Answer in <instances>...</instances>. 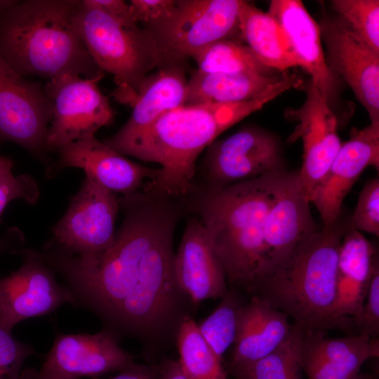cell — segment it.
I'll list each match as a JSON object with an SVG mask.
<instances>
[{"label": "cell", "instance_id": "33", "mask_svg": "<svg viewBox=\"0 0 379 379\" xmlns=\"http://www.w3.org/2000/svg\"><path fill=\"white\" fill-rule=\"evenodd\" d=\"M351 230L379 235V179L373 178L361 190L354 211L348 220Z\"/></svg>", "mask_w": 379, "mask_h": 379}, {"label": "cell", "instance_id": "35", "mask_svg": "<svg viewBox=\"0 0 379 379\" xmlns=\"http://www.w3.org/2000/svg\"><path fill=\"white\" fill-rule=\"evenodd\" d=\"M177 3L178 0H131L128 4L133 20L152 30L171 18Z\"/></svg>", "mask_w": 379, "mask_h": 379}, {"label": "cell", "instance_id": "14", "mask_svg": "<svg viewBox=\"0 0 379 379\" xmlns=\"http://www.w3.org/2000/svg\"><path fill=\"white\" fill-rule=\"evenodd\" d=\"M306 100L301 107L286 111L298 121L290 141L301 139L302 164L298 171L304 192L310 199L323 181L342 143L338 134V121L331 106L310 81L305 88Z\"/></svg>", "mask_w": 379, "mask_h": 379}, {"label": "cell", "instance_id": "16", "mask_svg": "<svg viewBox=\"0 0 379 379\" xmlns=\"http://www.w3.org/2000/svg\"><path fill=\"white\" fill-rule=\"evenodd\" d=\"M310 204L298 171L281 172L265 222V260L258 278L318 230Z\"/></svg>", "mask_w": 379, "mask_h": 379}, {"label": "cell", "instance_id": "18", "mask_svg": "<svg viewBox=\"0 0 379 379\" xmlns=\"http://www.w3.org/2000/svg\"><path fill=\"white\" fill-rule=\"evenodd\" d=\"M56 168H79L86 177L114 193L134 194L146 179L154 181L159 168L144 166L127 159L95 136L88 137L57 149Z\"/></svg>", "mask_w": 379, "mask_h": 379}, {"label": "cell", "instance_id": "21", "mask_svg": "<svg viewBox=\"0 0 379 379\" xmlns=\"http://www.w3.org/2000/svg\"><path fill=\"white\" fill-rule=\"evenodd\" d=\"M283 29L294 55L311 82L331 106L336 81L326 62L321 29L300 0H272L267 11Z\"/></svg>", "mask_w": 379, "mask_h": 379}, {"label": "cell", "instance_id": "20", "mask_svg": "<svg viewBox=\"0 0 379 379\" xmlns=\"http://www.w3.org/2000/svg\"><path fill=\"white\" fill-rule=\"evenodd\" d=\"M378 355V337L330 338L325 331L305 329L300 361L308 379H356L364 363Z\"/></svg>", "mask_w": 379, "mask_h": 379}, {"label": "cell", "instance_id": "25", "mask_svg": "<svg viewBox=\"0 0 379 379\" xmlns=\"http://www.w3.org/2000/svg\"><path fill=\"white\" fill-rule=\"evenodd\" d=\"M239 28L241 38L266 68L283 72L298 66L283 29L268 12L244 1Z\"/></svg>", "mask_w": 379, "mask_h": 379}, {"label": "cell", "instance_id": "13", "mask_svg": "<svg viewBox=\"0 0 379 379\" xmlns=\"http://www.w3.org/2000/svg\"><path fill=\"white\" fill-rule=\"evenodd\" d=\"M204 171L213 188H219L285 170L277 138L248 126L206 148Z\"/></svg>", "mask_w": 379, "mask_h": 379}, {"label": "cell", "instance_id": "39", "mask_svg": "<svg viewBox=\"0 0 379 379\" xmlns=\"http://www.w3.org/2000/svg\"><path fill=\"white\" fill-rule=\"evenodd\" d=\"M24 244V237L19 230H9L0 237V255L5 251L19 253L25 248Z\"/></svg>", "mask_w": 379, "mask_h": 379}, {"label": "cell", "instance_id": "5", "mask_svg": "<svg viewBox=\"0 0 379 379\" xmlns=\"http://www.w3.org/2000/svg\"><path fill=\"white\" fill-rule=\"evenodd\" d=\"M281 172L212 188L199 203L226 280L247 291L262 270L265 222Z\"/></svg>", "mask_w": 379, "mask_h": 379}, {"label": "cell", "instance_id": "22", "mask_svg": "<svg viewBox=\"0 0 379 379\" xmlns=\"http://www.w3.org/2000/svg\"><path fill=\"white\" fill-rule=\"evenodd\" d=\"M187 82L181 61L169 62L149 74L131 106L130 117L105 142L114 149L140 133L166 112L185 105Z\"/></svg>", "mask_w": 379, "mask_h": 379}, {"label": "cell", "instance_id": "6", "mask_svg": "<svg viewBox=\"0 0 379 379\" xmlns=\"http://www.w3.org/2000/svg\"><path fill=\"white\" fill-rule=\"evenodd\" d=\"M73 22L96 65L113 76L117 86L113 95L121 103L131 106L152 70L176 62L167 58L148 30L124 26L87 0L80 1Z\"/></svg>", "mask_w": 379, "mask_h": 379}, {"label": "cell", "instance_id": "42", "mask_svg": "<svg viewBox=\"0 0 379 379\" xmlns=\"http://www.w3.org/2000/svg\"><path fill=\"white\" fill-rule=\"evenodd\" d=\"M356 379H378V375L375 373H359Z\"/></svg>", "mask_w": 379, "mask_h": 379}, {"label": "cell", "instance_id": "8", "mask_svg": "<svg viewBox=\"0 0 379 379\" xmlns=\"http://www.w3.org/2000/svg\"><path fill=\"white\" fill-rule=\"evenodd\" d=\"M104 74L90 78L64 74L44 84L53 105L48 150L94 136L98 129L112 123L114 112L98 86Z\"/></svg>", "mask_w": 379, "mask_h": 379}, {"label": "cell", "instance_id": "36", "mask_svg": "<svg viewBox=\"0 0 379 379\" xmlns=\"http://www.w3.org/2000/svg\"><path fill=\"white\" fill-rule=\"evenodd\" d=\"M357 333L369 337L379 335V262L376 260L361 315L354 323Z\"/></svg>", "mask_w": 379, "mask_h": 379}, {"label": "cell", "instance_id": "40", "mask_svg": "<svg viewBox=\"0 0 379 379\" xmlns=\"http://www.w3.org/2000/svg\"><path fill=\"white\" fill-rule=\"evenodd\" d=\"M160 379H189L178 361L167 359L159 364Z\"/></svg>", "mask_w": 379, "mask_h": 379}, {"label": "cell", "instance_id": "19", "mask_svg": "<svg viewBox=\"0 0 379 379\" xmlns=\"http://www.w3.org/2000/svg\"><path fill=\"white\" fill-rule=\"evenodd\" d=\"M173 271L179 288L194 304L222 298L228 291L223 269L198 218L185 227L174 255Z\"/></svg>", "mask_w": 379, "mask_h": 379}, {"label": "cell", "instance_id": "15", "mask_svg": "<svg viewBox=\"0 0 379 379\" xmlns=\"http://www.w3.org/2000/svg\"><path fill=\"white\" fill-rule=\"evenodd\" d=\"M326 62L340 75L367 110L371 124H379V53L358 38L339 18L319 25Z\"/></svg>", "mask_w": 379, "mask_h": 379}, {"label": "cell", "instance_id": "9", "mask_svg": "<svg viewBox=\"0 0 379 379\" xmlns=\"http://www.w3.org/2000/svg\"><path fill=\"white\" fill-rule=\"evenodd\" d=\"M243 2L178 0L171 18L148 31L170 60L182 61L213 42L240 36L239 12Z\"/></svg>", "mask_w": 379, "mask_h": 379}, {"label": "cell", "instance_id": "12", "mask_svg": "<svg viewBox=\"0 0 379 379\" xmlns=\"http://www.w3.org/2000/svg\"><path fill=\"white\" fill-rule=\"evenodd\" d=\"M23 262L0 279V326L11 333L19 322L49 314L61 305L74 304L69 288L58 283L55 271L39 251L22 248Z\"/></svg>", "mask_w": 379, "mask_h": 379}, {"label": "cell", "instance_id": "1", "mask_svg": "<svg viewBox=\"0 0 379 379\" xmlns=\"http://www.w3.org/2000/svg\"><path fill=\"white\" fill-rule=\"evenodd\" d=\"M119 198L124 221L101 257L84 260L44 246L43 260L65 279L75 305L90 310L118 336L151 347L176 336L190 299L174 276L175 211L166 200ZM191 302V301H190Z\"/></svg>", "mask_w": 379, "mask_h": 379}, {"label": "cell", "instance_id": "7", "mask_svg": "<svg viewBox=\"0 0 379 379\" xmlns=\"http://www.w3.org/2000/svg\"><path fill=\"white\" fill-rule=\"evenodd\" d=\"M119 207L115 193L85 176L45 246L80 260L99 258L114 242Z\"/></svg>", "mask_w": 379, "mask_h": 379}, {"label": "cell", "instance_id": "17", "mask_svg": "<svg viewBox=\"0 0 379 379\" xmlns=\"http://www.w3.org/2000/svg\"><path fill=\"white\" fill-rule=\"evenodd\" d=\"M368 166L379 168V124L353 128L342 144L329 170L310 199L317 207L324 227L342 214L343 201L362 172Z\"/></svg>", "mask_w": 379, "mask_h": 379}, {"label": "cell", "instance_id": "23", "mask_svg": "<svg viewBox=\"0 0 379 379\" xmlns=\"http://www.w3.org/2000/svg\"><path fill=\"white\" fill-rule=\"evenodd\" d=\"M377 259L376 250L359 232L350 228L345 232L339 251L335 315L348 329L361 315Z\"/></svg>", "mask_w": 379, "mask_h": 379}, {"label": "cell", "instance_id": "10", "mask_svg": "<svg viewBox=\"0 0 379 379\" xmlns=\"http://www.w3.org/2000/svg\"><path fill=\"white\" fill-rule=\"evenodd\" d=\"M52 114L44 84L25 79L0 55V142H13L43 158Z\"/></svg>", "mask_w": 379, "mask_h": 379}, {"label": "cell", "instance_id": "34", "mask_svg": "<svg viewBox=\"0 0 379 379\" xmlns=\"http://www.w3.org/2000/svg\"><path fill=\"white\" fill-rule=\"evenodd\" d=\"M34 353L31 345L18 340L0 326V379H21L25 361Z\"/></svg>", "mask_w": 379, "mask_h": 379}, {"label": "cell", "instance_id": "28", "mask_svg": "<svg viewBox=\"0 0 379 379\" xmlns=\"http://www.w3.org/2000/svg\"><path fill=\"white\" fill-rule=\"evenodd\" d=\"M175 339L178 361L189 379H227L222 361L204 339L190 316L180 324Z\"/></svg>", "mask_w": 379, "mask_h": 379}, {"label": "cell", "instance_id": "32", "mask_svg": "<svg viewBox=\"0 0 379 379\" xmlns=\"http://www.w3.org/2000/svg\"><path fill=\"white\" fill-rule=\"evenodd\" d=\"M39 196V190L35 180L28 174L15 175L12 161L0 156V216L11 201L22 199L34 204Z\"/></svg>", "mask_w": 379, "mask_h": 379}, {"label": "cell", "instance_id": "31", "mask_svg": "<svg viewBox=\"0 0 379 379\" xmlns=\"http://www.w3.org/2000/svg\"><path fill=\"white\" fill-rule=\"evenodd\" d=\"M331 3L348 28L371 48L379 53V1L333 0Z\"/></svg>", "mask_w": 379, "mask_h": 379}, {"label": "cell", "instance_id": "41", "mask_svg": "<svg viewBox=\"0 0 379 379\" xmlns=\"http://www.w3.org/2000/svg\"><path fill=\"white\" fill-rule=\"evenodd\" d=\"M17 1L15 0H0V13L15 4Z\"/></svg>", "mask_w": 379, "mask_h": 379}, {"label": "cell", "instance_id": "37", "mask_svg": "<svg viewBox=\"0 0 379 379\" xmlns=\"http://www.w3.org/2000/svg\"><path fill=\"white\" fill-rule=\"evenodd\" d=\"M118 23L128 27L138 26L131 15L128 3L123 0H87Z\"/></svg>", "mask_w": 379, "mask_h": 379}, {"label": "cell", "instance_id": "38", "mask_svg": "<svg viewBox=\"0 0 379 379\" xmlns=\"http://www.w3.org/2000/svg\"><path fill=\"white\" fill-rule=\"evenodd\" d=\"M108 379H160L159 364L146 365L133 362Z\"/></svg>", "mask_w": 379, "mask_h": 379}, {"label": "cell", "instance_id": "11", "mask_svg": "<svg viewBox=\"0 0 379 379\" xmlns=\"http://www.w3.org/2000/svg\"><path fill=\"white\" fill-rule=\"evenodd\" d=\"M133 362L119 345V336L107 328L95 334L59 333L41 368L22 371L21 379L95 378Z\"/></svg>", "mask_w": 379, "mask_h": 379}, {"label": "cell", "instance_id": "29", "mask_svg": "<svg viewBox=\"0 0 379 379\" xmlns=\"http://www.w3.org/2000/svg\"><path fill=\"white\" fill-rule=\"evenodd\" d=\"M197 71L205 73H254L267 74L264 67L251 49L236 39H222L213 42L196 53L192 57Z\"/></svg>", "mask_w": 379, "mask_h": 379}, {"label": "cell", "instance_id": "2", "mask_svg": "<svg viewBox=\"0 0 379 379\" xmlns=\"http://www.w3.org/2000/svg\"><path fill=\"white\" fill-rule=\"evenodd\" d=\"M281 94L274 85L260 95L230 104L183 105L166 112L140 133L114 149L161 166L152 181L159 194L190 192L199 154L225 131Z\"/></svg>", "mask_w": 379, "mask_h": 379}, {"label": "cell", "instance_id": "43", "mask_svg": "<svg viewBox=\"0 0 379 379\" xmlns=\"http://www.w3.org/2000/svg\"><path fill=\"white\" fill-rule=\"evenodd\" d=\"M66 379H79V378H66Z\"/></svg>", "mask_w": 379, "mask_h": 379}, {"label": "cell", "instance_id": "26", "mask_svg": "<svg viewBox=\"0 0 379 379\" xmlns=\"http://www.w3.org/2000/svg\"><path fill=\"white\" fill-rule=\"evenodd\" d=\"M282 77L196 70L187 82L185 105L230 104L249 100L260 95Z\"/></svg>", "mask_w": 379, "mask_h": 379}, {"label": "cell", "instance_id": "27", "mask_svg": "<svg viewBox=\"0 0 379 379\" xmlns=\"http://www.w3.org/2000/svg\"><path fill=\"white\" fill-rule=\"evenodd\" d=\"M305 331L294 322L276 350L252 363L229 368V371L235 379H303L300 357Z\"/></svg>", "mask_w": 379, "mask_h": 379}, {"label": "cell", "instance_id": "4", "mask_svg": "<svg viewBox=\"0 0 379 379\" xmlns=\"http://www.w3.org/2000/svg\"><path fill=\"white\" fill-rule=\"evenodd\" d=\"M80 0L17 1L0 13V55L20 75L90 78L96 65L73 22Z\"/></svg>", "mask_w": 379, "mask_h": 379}, {"label": "cell", "instance_id": "3", "mask_svg": "<svg viewBox=\"0 0 379 379\" xmlns=\"http://www.w3.org/2000/svg\"><path fill=\"white\" fill-rule=\"evenodd\" d=\"M350 229L342 214L299 243L248 290L306 330H347L335 315L339 251Z\"/></svg>", "mask_w": 379, "mask_h": 379}, {"label": "cell", "instance_id": "30", "mask_svg": "<svg viewBox=\"0 0 379 379\" xmlns=\"http://www.w3.org/2000/svg\"><path fill=\"white\" fill-rule=\"evenodd\" d=\"M244 305L234 291L228 290L216 309L197 324L201 335L222 361L224 354L236 340Z\"/></svg>", "mask_w": 379, "mask_h": 379}, {"label": "cell", "instance_id": "24", "mask_svg": "<svg viewBox=\"0 0 379 379\" xmlns=\"http://www.w3.org/2000/svg\"><path fill=\"white\" fill-rule=\"evenodd\" d=\"M291 327L285 313L253 295L240 312L229 368L246 365L271 353L286 339Z\"/></svg>", "mask_w": 379, "mask_h": 379}]
</instances>
